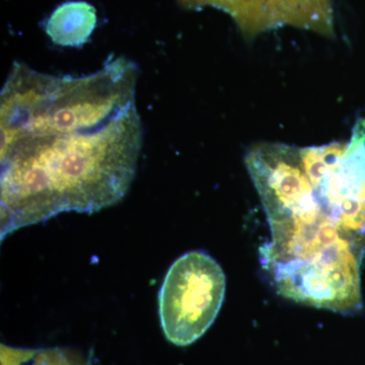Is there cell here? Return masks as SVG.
Segmentation results:
<instances>
[{
    "mask_svg": "<svg viewBox=\"0 0 365 365\" xmlns=\"http://www.w3.org/2000/svg\"><path fill=\"white\" fill-rule=\"evenodd\" d=\"M213 7L230 14L247 39L282 26L332 37V0H215Z\"/></svg>",
    "mask_w": 365,
    "mask_h": 365,
    "instance_id": "obj_5",
    "label": "cell"
},
{
    "mask_svg": "<svg viewBox=\"0 0 365 365\" xmlns=\"http://www.w3.org/2000/svg\"><path fill=\"white\" fill-rule=\"evenodd\" d=\"M143 134L134 106L93 130L26 135L1 146V240L60 213L119 203L135 177Z\"/></svg>",
    "mask_w": 365,
    "mask_h": 365,
    "instance_id": "obj_1",
    "label": "cell"
},
{
    "mask_svg": "<svg viewBox=\"0 0 365 365\" xmlns=\"http://www.w3.org/2000/svg\"><path fill=\"white\" fill-rule=\"evenodd\" d=\"M97 26V11L86 1H69L53 11L46 23V34L54 44L81 47Z\"/></svg>",
    "mask_w": 365,
    "mask_h": 365,
    "instance_id": "obj_6",
    "label": "cell"
},
{
    "mask_svg": "<svg viewBox=\"0 0 365 365\" xmlns=\"http://www.w3.org/2000/svg\"><path fill=\"white\" fill-rule=\"evenodd\" d=\"M246 165L274 237L294 245L365 247V118L348 143L257 144Z\"/></svg>",
    "mask_w": 365,
    "mask_h": 365,
    "instance_id": "obj_2",
    "label": "cell"
},
{
    "mask_svg": "<svg viewBox=\"0 0 365 365\" xmlns=\"http://www.w3.org/2000/svg\"><path fill=\"white\" fill-rule=\"evenodd\" d=\"M222 266L202 251L188 252L172 264L158 292V314L169 342L188 346L215 323L225 297Z\"/></svg>",
    "mask_w": 365,
    "mask_h": 365,
    "instance_id": "obj_4",
    "label": "cell"
},
{
    "mask_svg": "<svg viewBox=\"0 0 365 365\" xmlns=\"http://www.w3.org/2000/svg\"><path fill=\"white\" fill-rule=\"evenodd\" d=\"M0 365H93L85 355L66 348H16L1 344Z\"/></svg>",
    "mask_w": 365,
    "mask_h": 365,
    "instance_id": "obj_7",
    "label": "cell"
},
{
    "mask_svg": "<svg viewBox=\"0 0 365 365\" xmlns=\"http://www.w3.org/2000/svg\"><path fill=\"white\" fill-rule=\"evenodd\" d=\"M138 67L125 57L81 78L14 64L1 91V146L26 135H64L100 128L135 106Z\"/></svg>",
    "mask_w": 365,
    "mask_h": 365,
    "instance_id": "obj_3",
    "label": "cell"
}]
</instances>
